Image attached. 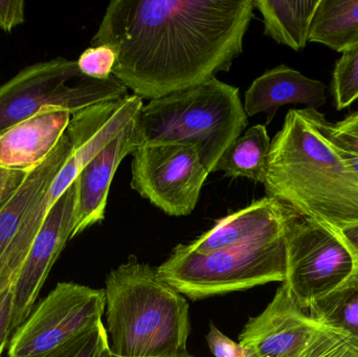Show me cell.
<instances>
[{"instance_id": "cell-1", "label": "cell", "mask_w": 358, "mask_h": 357, "mask_svg": "<svg viewBox=\"0 0 358 357\" xmlns=\"http://www.w3.org/2000/svg\"><path fill=\"white\" fill-rule=\"evenodd\" d=\"M254 10V0H113L92 46H113V77L157 100L229 71Z\"/></svg>"}, {"instance_id": "cell-2", "label": "cell", "mask_w": 358, "mask_h": 357, "mask_svg": "<svg viewBox=\"0 0 358 357\" xmlns=\"http://www.w3.org/2000/svg\"><path fill=\"white\" fill-rule=\"evenodd\" d=\"M317 109H292L271 140L264 186L299 215L329 228L358 222V177L332 143Z\"/></svg>"}, {"instance_id": "cell-3", "label": "cell", "mask_w": 358, "mask_h": 357, "mask_svg": "<svg viewBox=\"0 0 358 357\" xmlns=\"http://www.w3.org/2000/svg\"><path fill=\"white\" fill-rule=\"evenodd\" d=\"M109 349L127 357L185 356L191 331L187 300L130 256L105 285Z\"/></svg>"}, {"instance_id": "cell-4", "label": "cell", "mask_w": 358, "mask_h": 357, "mask_svg": "<svg viewBox=\"0 0 358 357\" xmlns=\"http://www.w3.org/2000/svg\"><path fill=\"white\" fill-rule=\"evenodd\" d=\"M248 125L239 88L217 78L149 101L136 117L142 146L196 145L210 173Z\"/></svg>"}, {"instance_id": "cell-5", "label": "cell", "mask_w": 358, "mask_h": 357, "mask_svg": "<svg viewBox=\"0 0 358 357\" xmlns=\"http://www.w3.org/2000/svg\"><path fill=\"white\" fill-rule=\"evenodd\" d=\"M286 234L287 231L206 254L178 245L157 268V274L193 301L267 283H283L287 270Z\"/></svg>"}, {"instance_id": "cell-6", "label": "cell", "mask_w": 358, "mask_h": 357, "mask_svg": "<svg viewBox=\"0 0 358 357\" xmlns=\"http://www.w3.org/2000/svg\"><path fill=\"white\" fill-rule=\"evenodd\" d=\"M127 92L113 75L105 81L86 77L77 61L57 58L38 63L0 86V134L44 107H60L75 115L87 107L125 98Z\"/></svg>"}, {"instance_id": "cell-7", "label": "cell", "mask_w": 358, "mask_h": 357, "mask_svg": "<svg viewBox=\"0 0 358 357\" xmlns=\"http://www.w3.org/2000/svg\"><path fill=\"white\" fill-rule=\"evenodd\" d=\"M239 343L255 357H358L340 335L303 310L284 284L264 312L248 321Z\"/></svg>"}, {"instance_id": "cell-8", "label": "cell", "mask_w": 358, "mask_h": 357, "mask_svg": "<svg viewBox=\"0 0 358 357\" xmlns=\"http://www.w3.org/2000/svg\"><path fill=\"white\" fill-rule=\"evenodd\" d=\"M286 245L287 270L282 284L305 312L343 284L358 264L332 231L301 215L288 226Z\"/></svg>"}, {"instance_id": "cell-9", "label": "cell", "mask_w": 358, "mask_h": 357, "mask_svg": "<svg viewBox=\"0 0 358 357\" xmlns=\"http://www.w3.org/2000/svg\"><path fill=\"white\" fill-rule=\"evenodd\" d=\"M131 188L170 216L195 210L210 172L192 144L144 145L134 153Z\"/></svg>"}, {"instance_id": "cell-10", "label": "cell", "mask_w": 358, "mask_h": 357, "mask_svg": "<svg viewBox=\"0 0 358 357\" xmlns=\"http://www.w3.org/2000/svg\"><path fill=\"white\" fill-rule=\"evenodd\" d=\"M104 289L58 283L13 333L8 357H31L50 351L103 321Z\"/></svg>"}, {"instance_id": "cell-11", "label": "cell", "mask_w": 358, "mask_h": 357, "mask_svg": "<svg viewBox=\"0 0 358 357\" xmlns=\"http://www.w3.org/2000/svg\"><path fill=\"white\" fill-rule=\"evenodd\" d=\"M143 106V99L128 94L120 100L100 103L71 115L66 129L73 143L71 154L48 192L29 210L24 221L41 228L50 207L75 182L87 163L138 117Z\"/></svg>"}, {"instance_id": "cell-12", "label": "cell", "mask_w": 358, "mask_h": 357, "mask_svg": "<svg viewBox=\"0 0 358 357\" xmlns=\"http://www.w3.org/2000/svg\"><path fill=\"white\" fill-rule=\"evenodd\" d=\"M77 188L73 182L54 203L34 239L24 263L13 285V333L34 310L36 300L55 262L75 228Z\"/></svg>"}, {"instance_id": "cell-13", "label": "cell", "mask_w": 358, "mask_h": 357, "mask_svg": "<svg viewBox=\"0 0 358 357\" xmlns=\"http://www.w3.org/2000/svg\"><path fill=\"white\" fill-rule=\"evenodd\" d=\"M141 146L134 119L82 170L75 180L77 203L71 239L105 219L109 190L115 172L123 159L134 154Z\"/></svg>"}, {"instance_id": "cell-14", "label": "cell", "mask_w": 358, "mask_h": 357, "mask_svg": "<svg viewBox=\"0 0 358 357\" xmlns=\"http://www.w3.org/2000/svg\"><path fill=\"white\" fill-rule=\"evenodd\" d=\"M296 215L281 201L265 196L221 218L210 230L185 245L194 253L206 254L283 234Z\"/></svg>"}, {"instance_id": "cell-15", "label": "cell", "mask_w": 358, "mask_h": 357, "mask_svg": "<svg viewBox=\"0 0 358 357\" xmlns=\"http://www.w3.org/2000/svg\"><path fill=\"white\" fill-rule=\"evenodd\" d=\"M71 112L44 107L0 134V167L29 172L43 163L66 131Z\"/></svg>"}, {"instance_id": "cell-16", "label": "cell", "mask_w": 358, "mask_h": 357, "mask_svg": "<svg viewBox=\"0 0 358 357\" xmlns=\"http://www.w3.org/2000/svg\"><path fill=\"white\" fill-rule=\"evenodd\" d=\"M327 87L321 81L310 79L300 71L279 65L265 71L250 84L244 96V110L248 117L268 113V121L280 107L304 104L317 109L327 103Z\"/></svg>"}, {"instance_id": "cell-17", "label": "cell", "mask_w": 358, "mask_h": 357, "mask_svg": "<svg viewBox=\"0 0 358 357\" xmlns=\"http://www.w3.org/2000/svg\"><path fill=\"white\" fill-rule=\"evenodd\" d=\"M71 151L73 143L65 131L52 154L27 174L16 194L0 211V259L20 230L29 210L48 192Z\"/></svg>"}, {"instance_id": "cell-18", "label": "cell", "mask_w": 358, "mask_h": 357, "mask_svg": "<svg viewBox=\"0 0 358 357\" xmlns=\"http://www.w3.org/2000/svg\"><path fill=\"white\" fill-rule=\"evenodd\" d=\"M321 0H254L262 15L264 34L299 52L309 42L311 24Z\"/></svg>"}, {"instance_id": "cell-19", "label": "cell", "mask_w": 358, "mask_h": 357, "mask_svg": "<svg viewBox=\"0 0 358 357\" xmlns=\"http://www.w3.org/2000/svg\"><path fill=\"white\" fill-rule=\"evenodd\" d=\"M309 42L338 52L358 45V0H321L311 24Z\"/></svg>"}, {"instance_id": "cell-20", "label": "cell", "mask_w": 358, "mask_h": 357, "mask_svg": "<svg viewBox=\"0 0 358 357\" xmlns=\"http://www.w3.org/2000/svg\"><path fill=\"white\" fill-rule=\"evenodd\" d=\"M307 312L340 335L358 354V264L343 284Z\"/></svg>"}, {"instance_id": "cell-21", "label": "cell", "mask_w": 358, "mask_h": 357, "mask_svg": "<svg viewBox=\"0 0 358 357\" xmlns=\"http://www.w3.org/2000/svg\"><path fill=\"white\" fill-rule=\"evenodd\" d=\"M271 145L266 127L252 126L227 149L214 172L222 171L229 177L248 178L263 184Z\"/></svg>"}, {"instance_id": "cell-22", "label": "cell", "mask_w": 358, "mask_h": 357, "mask_svg": "<svg viewBox=\"0 0 358 357\" xmlns=\"http://www.w3.org/2000/svg\"><path fill=\"white\" fill-rule=\"evenodd\" d=\"M332 92L338 110L358 100V45L343 52L334 67Z\"/></svg>"}, {"instance_id": "cell-23", "label": "cell", "mask_w": 358, "mask_h": 357, "mask_svg": "<svg viewBox=\"0 0 358 357\" xmlns=\"http://www.w3.org/2000/svg\"><path fill=\"white\" fill-rule=\"evenodd\" d=\"M107 347L109 345L106 326L100 321L66 343L31 357H99Z\"/></svg>"}, {"instance_id": "cell-24", "label": "cell", "mask_w": 358, "mask_h": 357, "mask_svg": "<svg viewBox=\"0 0 358 357\" xmlns=\"http://www.w3.org/2000/svg\"><path fill=\"white\" fill-rule=\"evenodd\" d=\"M117 60V50L110 45L92 46L84 50L77 61L80 71L94 80L110 79Z\"/></svg>"}, {"instance_id": "cell-25", "label": "cell", "mask_w": 358, "mask_h": 357, "mask_svg": "<svg viewBox=\"0 0 358 357\" xmlns=\"http://www.w3.org/2000/svg\"><path fill=\"white\" fill-rule=\"evenodd\" d=\"M206 337L210 354L215 357H255L250 349L227 337L214 324H210Z\"/></svg>"}, {"instance_id": "cell-26", "label": "cell", "mask_w": 358, "mask_h": 357, "mask_svg": "<svg viewBox=\"0 0 358 357\" xmlns=\"http://www.w3.org/2000/svg\"><path fill=\"white\" fill-rule=\"evenodd\" d=\"M29 172L0 167V211L16 194Z\"/></svg>"}, {"instance_id": "cell-27", "label": "cell", "mask_w": 358, "mask_h": 357, "mask_svg": "<svg viewBox=\"0 0 358 357\" xmlns=\"http://www.w3.org/2000/svg\"><path fill=\"white\" fill-rule=\"evenodd\" d=\"M13 285L0 295V356L12 335Z\"/></svg>"}, {"instance_id": "cell-28", "label": "cell", "mask_w": 358, "mask_h": 357, "mask_svg": "<svg viewBox=\"0 0 358 357\" xmlns=\"http://www.w3.org/2000/svg\"><path fill=\"white\" fill-rule=\"evenodd\" d=\"M24 21V1H0V27L10 31Z\"/></svg>"}, {"instance_id": "cell-29", "label": "cell", "mask_w": 358, "mask_h": 357, "mask_svg": "<svg viewBox=\"0 0 358 357\" xmlns=\"http://www.w3.org/2000/svg\"><path fill=\"white\" fill-rule=\"evenodd\" d=\"M332 143L336 147L341 156L343 157L347 165L351 168L353 172L357 174L358 177V146L353 144L352 142L338 138L334 132V125H332L331 133Z\"/></svg>"}, {"instance_id": "cell-30", "label": "cell", "mask_w": 358, "mask_h": 357, "mask_svg": "<svg viewBox=\"0 0 358 357\" xmlns=\"http://www.w3.org/2000/svg\"><path fill=\"white\" fill-rule=\"evenodd\" d=\"M334 132L338 138L352 142L358 146V111L343 121L334 124Z\"/></svg>"}, {"instance_id": "cell-31", "label": "cell", "mask_w": 358, "mask_h": 357, "mask_svg": "<svg viewBox=\"0 0 358 357\" xmlns=\"http://www.w3.org/2000/svg\"><path fill=\"white\" fill-rule=\"evenodd\" d=\"M326 228L332 231L347 245L358 263V222L340 226V228H329V226H326Z\"/></svg>"}, {"instance_id": "cell-32", "label": "cell", "mask_w": 358, "mask_h": 357, "mask_svg": "<svg viewBox=\"0 0 358 357\" xmlns=\"http://www.w3.org/2000/svg\"><path fill=\"white\" fill-rule=\"evenodd\" d=\"M99 357H127V356H117V354H113V351H111L110 349H109V347H107L106 349L104 350V351L101 354V356ZM174 357H194L192 356L191 354H187V356H174Z\"/></svg>"}]
</instances>
